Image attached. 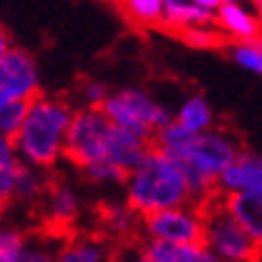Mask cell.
I'll use <instances>...</instances> for the list:
<instances>
[{
    "label": "cell",
    "instance_id": "obj_20",
    "mask_svg": "<svg viewBox=\"0 0 262 262\" xmlns=\"http://www.w3.org/2000/svg\"><path fill=\"white\" fill-rule=\"evenodd\" d=\"M229 56L243 70L262 75V36L253 41H236V43H231Z\"/></svg>",
    "mask_w": 262,
    "mask_h": 262
},
{
    "label": "cell",
    "instance_id": "obj_1",
    "mask_svg": "<svg viewBox=\"0 0 262 262\" xmlns=\"http://www.w3.org/2000/svg\"><path fill=\"white\" fill-rule=\"evenodd\" d=\"M72 113L75 108L58 96L39 94L32 99L22 127L12 137L17 161L32 168L53 166L65 151V137Z\"/></svg>",
    "mask_w": 262,
    "mask_h": 262
},
{
    "label": "cell",
    "instance_id": "obj_36",
    "mask_svg": "<svg viewBox=\"0 0 262 262\" xmlns=\"http://www.w3.org/2000/svg\"><path fill=\"white\" fill-rule=\"evenodd\" d=\"M260 262H262V260H260Z\"/></svg>",
    "mask_w": 262,
    "mask_h": 262
},
{
    "label": "cell",
    "instance_id": "obj_16",
    "mask_svg": "<svg viewBox=\"0 0 262 262\" xmlns=\"http://www.w3.org/2000/svg\"><path fill=\"white\" fill-rule=\"evenodd\" d=\"M173 123H178L181 127L190 130V133H207L214 125V111H212L209 101L202 94H190L178 106Z\"/></svg>",
    "mask_w": 262,
    "mask_h": 262
},
{
    "label": "cell",
    "instance_id": "obj_4",
    "mask_svg": "<svg viewBox=\"0 0 262 262\" xmlns=\"http://www.w3.org/2000/svg\"><path fill=\"white\" fill-rule=\"evenodd\" d=\"M202 246L219 262H260L262 250L226 212L222 198H209L202 207Z\"/></svg>",
    "mask_w": 262,
    "mask_h": 262
},
{
    "label": "cell",
    "instance_id": "obj_28",
    "mask_svg": "<svg viewBox=\"0 0 262 262\" xmlns=\"http://www.w3.org/2000/svg\"><path fill=\"white\" fill-rule=\"evenodd\" d=\"M17 166L19 161L12 166H0V195L5 200H10L15 195V181H17Z\"/></svg>",
    "mask_w": 262,
    "mask_h": 262
},
{
    "label": "cell",
    "instance_id": "obj_9",
    "mask_svg": "<svg viewBox=\"0 0 262 262\" xmlns=\"http://www.w3.org/2000/svg\"><path fill=\"white\" fill-rule=\"evenodd\" d=\"M216 188H219L222 195L246 192V195L262 198V157H257V154H238V159L219 176Z\"/></svg>",
    "mask_w": 262,
    "mask_h": 262
},
{
    "label": "cell",
    "instance_id": "obj_30",
    "mask_svg": "<svg viewBox=\"0 0 262 262\" xmlns=\"http://www.w3.org/2000/svg\"><path fill=\"white\" fill-rule=\"evenodd\" d=\"M17 164V154H15V144L10 137H5L0 133V166H12Z\"/></svg>",
    "mask_w": 262,
    "mask_h": 262
},
{
    "label": "cell",
    "instance_id": "obj_25",
    "mask_svg": "<svg viewBox=\"0 0 262 262\" xmlns=\"http://www.w3.org/2000/svg\"><path fill=\"white\" fill-rule=\"evenodd\" d=\"M27 233L17 226H0V262H17V253L24 246Z\"/></svg>",
    "mask_w": 262,
    "mask_h": 262
},
{
    "label": "cell",
    "instance_id": "obj_7",
    "mask_svg": "<svg viewBox=\"0 0 262 262\" xmlns=\"http://www.w3.org/2000/svg\"><path fill=\"white\" fill-rule=\"evenodd\" d=\"M202 207L183 205L173 209H161L142 216V233L147 241H159L168 246H192L202 243Z\"/></svg>",
    "mask_w": 262,
    "mask_h": 262
},
{
    "label": "cell",
    "instance_id": "obj_29",
    "mask_svg": "<svg viewBox=\"0 0 262 262\" xmlns=\"http://www.w3.org/2000/svg\"><path fill=\"white\" fill-rule=\"evenodd\" d=\"M108 262H154L142 248H123L116 255H111Z\"/></svg>",
    "mask_w": 262,
    "mask_h": 262
},
{
    "label": "cell",
    "instance_id": "obj_35",
    "mask_svg": "<svg viewBox=\"0 0 262 262\" xmlns=\"http://www.w3.org/2000/svg\"><path fill=\"white\" fill-rule=\"evenodd\" d=\"M226 3H241V0H222V5H226Z\"/></svg>",
    "mask_w": 262,
    "mask_h": 262
},
{
    "label": "cell",
    "instance_id": "obj_23",
    "mask_svg": "<svg viewBox=\"0 0 262 262\" xmlns=\"http://www.w3.org/2000/svg\"><path fill=\"white\" fill-rule=\"evenodd\" d=\"M29 111V101H5L0 103V133L5 137L17 135V130L22 127L24 118Z\"/></svg>",
    "mask_w": 262,
    "mask_h": 262
},
{
    "label": "cell",
    "instance_id": "obj_21",
    "mask_svg": "<svg viewBox=\"0 0 262 262\" xmlns=\"http://www.w3.org/2000/svg\"><path fill=\"white\" fill-rule=\"evenodd\" d=\"M43 190H46V181H43V176H41L39 168L19 164V166H17L15 195H12V198L24 200V202H32V200H39Z\"/></svg>",
    "mask_w": 262,
    "mask_h": 262
},
{
    "label": "cell",
    "instance_id": "obj_26",
    "mask_svg": "<svg viewBox=\"0 0 262 262\" xmlns=\"http://www.w3.org/2000/svg\"><path fill=\"white\" fill-rule=\"evenodd\" d=\"M82 171H84V176H87L92 183H101V185H113V183L125 181V173H123L120 168H116L111 161H106V159L94 161V164L84 166Z\"/></svg>",
    "mask_w": 262,
    "mask_h": 262
},
{
    "label": "cell",
    "instance_id": "obj_34",
    "mask_svg": "<svg viewBox=\"0 0 262 262\" xmlns=\"http://www.w3.org/2000/svg\"><path fill=\"white\" fill-rule=\"evenodd\" d=\"M8 202L10 200H5L3 195H0V226H3V216H5V212H8Z\"/></svg>",
    "mask_w": 262,
    "mask_h": 262
},
{
    "label": "cell",
    "instance_id": "obj_19",
    "mask_svg": "<svg viewBox=\"0 0 262 262\" xmlns=\"http://www.w3.org/2000/svg\"><path fill=\"white\" fill-rule=\"evenodd\" d=\"M120 8L127 15V19L142 27L161 24L164 0H120Z\"/></svg>",
    "mask_w": 262,
    "mask_h": 262
},
{
    "label": "cell",
    "instance_id": "obj_17",
    "mask_svg": "<svg viewBox=\"0 0 262 262\" xmlns=\"http://www.w3.org/2000/svg\"><path fill=\"white\" fill-rule=\"evenodd\" d=\"M111 250L101 238H72L58 248L56 262H108Z\"/></svg>",
    "mask_w": 262,
    "mask_h": 262
},
{
    "label": "cell",
    "instance_id": "obj_14",
    "mask_svg": "<svg viewBox=\"0 0 262 262\" xmlns=\"http://www.w3.org/2000/svg\"><path fill=\"white\" fill-rule=\"evenodd\" d=\"M212 22H214V12H207V10L192 5L190 0H164L161 24H166L168 29L185 32L190 27L212 24Z\"/></svg>",
    "mask_w": 262,
    "mask_h": 262
},
{
    "label": "cell",
    "instance_id": "obj_5",
    "mask_svg": "<svg viewBox=\"0 0 262 262\" xmlns=\"http://www.w3.org/2000/svg\"><path fill=\"white\" fill-rule=\"evenodd\" d=\"M101 111L111 125L123 127V130L144 137V140L154 137V133H159L161 127H166L173 120V113L164 103L151 99L144 89L137 87H127L108 94Z\"/></svg>",
    "mask_w": 262,
    "mask_h": 262
},
{
    "label": "cell",
    "instance_id": "obj_32",
    "mask_svg": "<svg viewBox=\"0 0 262 262\" xmlns=\"http://www.w3.org/2000/svg\"><path fill=\"white\" fill-rule=\"evenodd\" d=\"M8 48H10V39H8V34H5V29L0 27V56H3Z\"/></svg>",
    "mask_w": 262,
    "mask_h": 262
},
{
    "label": "cell",
    "instance_id": "obj_2",
    "mask_svg": "<svg viewBox=\"0 0 262 262\" xmlns=\"http://www.w3.org/2000/svg\"><path fill=\"white\" fill-rule=\"evenodd\" d=\"M125 205L135 214H154L161 209L190 205V188L171 157L159 149H149L142 164L125 176Z\"/></svg>",
    "mask_w": 262,
    "mask_h": 262
},
{
    "label": "cell",
    "instance_id": "obj_3",
    "mask_svg": "<svg viewBox=\"0 0 262 262\" xmlns=\"http://www.w3.org/2000/svg\"><path fill=\"white\" fill-rule=\"evenodd\" d=\"M238 154L241 147L233 135H229L226 130H207L192 135L188 147L173 157V161L183 171L192 200L207 202L216 188L219 176L238 159Z\"/></svg>",
    "mask_w": 262,
    "mask_h": 262
},
{
    "label": "cell",
    "instance_id": "obj_31",
    "mask_svg": "<svg viewBox=\"0 0 262 262\" xmlns=\"http://www.w3.org/2000/svg\"><path fill=\"white\" fill-rule=\"evenodd\" d=\"M190 3L202 10H207V12H216V10L222 8V0H190Z\"/></svg>",
    "mask_w": 262,
    "mask_h": 262
},
{
    "label": "cell",
    "instance_id": "obj_11",
    "mask_svg": "<svg viewBox=\"0 0 262 262\" xmlns=\"http://www.w3.org/2000/svg\"><path fill=\"white\" fill-rule=\"evenodd\" d=\"M219 32L236 41H253L262 36V24L257 22L253 10H248L243 3H226L214 12Z\"/></svg>",
    "mask_w": 262,
    "mask_h": 262
},
{
    "label": "cell",
    "instance_id": "obj_10",
    "mask_svg": "<svg viewBox=\"0 0 262 262\" xmlns=\"http://www.w3.org/2000/svg\"><path fill=\"white\" fill-rule=\"evenodd\" d=\"M149 140H144L140 135H133L123 127L111 125L108 135H106V147H103V159L111 161L116 168H120L123 173H130L133 168L142 164V159L149 151Z\"/></svg>",
    "mask_w": 262,
    "mask_h": 262
},
{
    "label": "cell",
    "instance_id": "obj_27",
    "mask_svg": "<svg viewBox=\"0 0 262 262\" xmlns=\"http://www.w3.org/2000/svg\"><path fill=\"white\" fill-rule=\"evenodd\" d=\"M108 87L103 84V82L99 80H92L87 82L84 87H82V96H84V101H87V106H92V108H101L103 101L108 99Z\"/></svg>",
    "mask_w": 262,
    "mask_h": 262
},
{
    "label": "cell",
    "instance_id": "obj_12",
    "mask_svg": "<svg viewBox=\"0 0 262 262\" xmlns=\"http://www.w3.org/2000/svg\"><path fill=\"white\" fill-rule=\"evenodd\" d=\"M222 202L238 226L255 241V246L262 250V198L236 192V195H222Z\"/></svg>",
    "mask_w": 262,
    "mask_h": 262
},
{
    "label": "cell",
    "instance_id": "obj_22",
    "mask_svg": "<svg viewBox=\"0 0 262 262\" xmlns=\"http://www.w3.org/2000/svg\"><path fill=\"white\" fill-rule=\"evenodd\" d=\"M103 224L113 236H130L137 229V214L127 205H108L103 209Z\"/></svg>",
    "mask_w": 262,
    "mask_h": 262
},
{
    "label": "cell",
    "instance_id": "obj_13",
    "mask_svg": "<svg viewBox=\"0 0 262 262\" xmlns=\"http://www.w3.org/2000/svg\"><path fill=\"white\" fill-rule=\"evenodd\" d=\"M82 198L70 183H53L46 190V214L56 226H68L80 216Z\"/></svg>",
    "mask_w": 262,
    "mask_h": 262
},
{
    "label": "cell",
    "instance_id": "obj_15",
    "mask_svg": "<svg viewBox=\"0 0 262 262\" xmlns=\"http://www.w3.org/2000/svg\"><path fill=\"white\" fill-rule=\"evenodd\" d=\"M142 250L154 262H219L202 243L168 246V243H159V241H144Z\"/></svg>",
    "mask_w": 262,
    "mask_h": 262
},
{
    "label": "cell",
    "instance_id": "obj_8",
    "mask_svg": "<svg viewBox=\"0 0 262 262\" xmlns=\"http://www.w3.org/2000/svg\"><path fill=\"white\" fill-rule=\"evenodd\" d=\"M39 89L41 75L32 53L10 46L0 56V103L32 101L39 96Z\"/></svg>",
    "mask_w": 262,
    "mask_h": 262
},
{
    "label": "cell",
    "instance_id": "obj_6",
    "mask_svg": "<svg viewBox=\"0 0 262 262\" xmlns=\"http://www.w3.org/2000/svg\"><path fill=\"white\" fill-rule=\"evenodd\" d=\"M108 130H111V123L103 116L101 108H92V106L77 108L72 113L70 127H68L63 157L80 168L103 159Z\"/></svg>",
    "mask_w": 262,
    "mask_h": 262
},
{
    "label": "cell",
    "instance_id": "obj_33",
    "mask_svg": "<svg viewBox=\"0 0 262 262\" xmlns=\"http://www.w3.org/2000/svg\"><path fill=\"white\" fill-rule=\"evenodd\" d=\"M253 10H255V17H257V22L262 24V0H253Z\"/></svg>",
    "mask_w": 262,
    "mask_h": 262
},
{
    "label": "cell",
    "instance_id": "obj_18",
    "mask_svg": "<svg viewBox=\"0 0 262 262\" xmlns=\"http://www.w3.org/2000/svg\"><path fill=\"white\" fill-rule=\"evenodd\" d=\"M58 243L53 236H27L24 246L17 253V262H56Z\"/></svg>",
    "mask_w": 262,
    "mask_h": 262
},
{
    "label": "cell",
    "instance_id": "obj_24",
    "mask_svg": "<svg viewBox=\"0 0 262 262\" xmlns=\"http://www.w3.org/2000/svg\"><path fill=\"white\" fill-rule=\"evenodd\" d=\"M181 36L185 39V43L192 48H216L222 43V32L214 29L212 24H200V27H190L181 32Z\"/></svg>",
    "mask_w": 262,
    "mask_h": 262
}]
</instances>
